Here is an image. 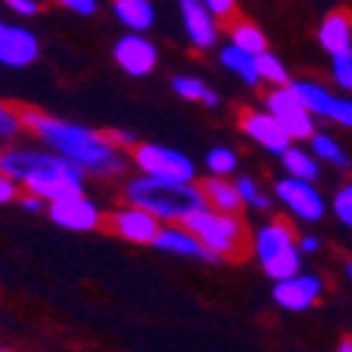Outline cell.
Returning <instances> with one entry per match:
<instances>
[{
	"instance_id": "obj_31",
	"label": "cell",
	"mask_w": 352,
	"mask_h": 352,
	"mask_svg": "<svg viewBox=\"0 0 352 352\" xmlns=\"http://www.w3.org/2000/svg\"><path fill=\"white\" fill-rule=\"evenodd\" d=\"M333 79L344 91H352V54L333 56Z\"/></svg>"
},
{
	"instance_id": "obj_26",
	"label": "cell",
	"mask_w": 352,
	"mask_h": 352,
	"mask_svg": "<svg viewBox=\"0 0 352 352\" xmlns=\"http://www.w3.org/2000/svg\"><path fill=\"white\" fill-rule=\"evenodd\" d=\"M254 63H256V76H259V82H268V85H274V87H287V85H290V74H287L285 63L279 60L276 54L265 51V54L254 56Z\"/></svg>"
},
{
	"instance_id": "obj_32",
	"label": "cell",
	"mask_w": 352,
	"mask_h": 352,
	"mask_svg": "<svg viewBox=\"0 0 352 352\" xmlns=\"http://www.w3.org/2000/svg\"><path fill=\"white\" fill-rule=\"evenodd\" d=\"M203 6H206V12L214 20H228V17H234V12H237V3H234V0H203Z\"/></svg>"
},
{
	"instance_id": "obj_20",
	"label": "cell",
	"mask_w": 352,
	"mask_h": 352,
	"mask_svg": "<svg viewBox=\"0 0 352 352\" xmlns=\"http://www.w3.org/2000/svg\"><path fill=\"white\" fill-rule=\"evenodd\" d=\"M113 14L119 17V23L127 28L130 34H144L150 32L155 23V6L150 0H116Z\"/></svg>"
},
{
	"instance_id": "obj_22",
	"label": "cell",
	"mask_w": 352,
	"mask_h": 352,
	"mask_svg": "<svg viewBox=\"0 0 352 352\" xmlns=\"http://www.w3.org/2000/svg\"><path fill=\"white\" fill-rule=\"evenodd\" d=\"M228 45H234V48H240V51H245V54H251V56H259V54H265L268 51V40H265V34H262V28L256 25V23H251V20H237V23H231V28H228Z\"/></svg>"
},
{
	"instance_id": "obj_2",
	"label": "cell",
	"mask_w": 352,
	"mask_h": 352,
	"mask_svg": "<svg viewBox=\"0 0 352 352\" xmlns=\"http://www.w3.org/2000/svg\"><path fill=\"white\" fill-rule=\"evenodd\" d=\"M0 175H6L12 184H17L23 195L40 197L45 206L65 197L85 195V172L48 150L3 146L0 150Z\"/></svg>"
},
{
	"instance_id": "obj_30",
	"label": "cell",
	"mask_w": 352,
	"mask_h": 352,
	"mask_svg": "<svg viewBox=\"0 0 352 352\" xmlns=\"http://www.w3.org/2000/svg\"><path fill=\"white\" fill-rule=\"evenodd\" d=\"M333 214H336L344 226L352 228V184H346V186H341V189L336 192V197H333Z\"/></svg>"
},
{
	"instance_id": "obj_11",
	"label": "cell",
	"mask_w": 352,
	"mask_h": 352,
	"mask_svg": "<svg viewBox=\"0 0 352 352\" xmlns=\"http://www.w3.org/2000/svg\"><path fill=\"white\" fill-rule=\"evenodd\" d=\"M48 217L60 226V228H68V231H96L104 226V214L102 209L91 197H65V200H56V203H48Z\"/></svg>"
},
{
	"instance_id": "obj_4",
	"label": "cell",
	"mask_w": 352,
	"mask_h": 352,
	"mask_svg": "<svg viewBox=\"0 0 352 352\" xmlns=\"http://www.w3.org/2000/svg\"><path fill=\"white\" fill-rule=\"evenodd\" d=\"M184 226L217 262L243 259L251 251V234L240 214H220L212 209H203L195 217H189Z\"/></svg>"
},
{
	"instance_id": "obj_5",
	"label": "cell",
	"mask_w": 352,
	"mask_h": 352,
	"mask_svg": "<svg viewBox=\"0 0 352 352\" xmlns=\"http://www.w3.org/2000/svg\"><path fill=\"white\" fill-rule=\"evenodd\" d=\"M299 237L290 223L271 220L251 237V251L259 259L262 271L274 282H285L290 276L302 274V254H299Z\"/></svg>"
},
{
	"instance_id": "obj_19",
	"label": "cell",
	"mask_w": 352,
	"mask_h": 352,
	"mask_svg": "<svg viewBox=\"0 0 352 352\" xmlns=\"http://www.w3.org/2000/svg\"><path fill=\"white\" fill-rule=\"evenodd\" d=\"M203 200H206V209L220 212V214H240L243 203L237 197V189H234L231 181L226 178H206L203 184H197Z\"/></svg>"
},
{
	"instance_id": "obj_15",
	"label": "cell",
	"mask_w": 352,
	"mask_h": 352,
	"mask_svg": "<svg viewBox=\"0 0 352 352\" xmlns=\"http://www.w3.org/2000/svg\"><path fill=\"white\" fill-rule=\"evenodd\" d=\"M40 56V40L25 25H6L0 37V65L9 68H28Z\"/></svg>"
},
{
	"instance_id": "obj_34",
	"label": "cell",
	"mask_w": 352,
	"mask_h": 352,
	"mask_svg": "<svg viewBox=\"0 0 352 352\" xmlns=\"http://www.w3.org/2000/svg\"><path fill=\"white\" fill-rule=\"evenodd\" d=\"M9 9L14 12V14H23V17H32V14H37L43 6L37 3V0H9Z\"/></svg>"
},
{
	"instance_id": "obj_1",
	"label": "cell",
	"mask_w": 352,
	"mask_h": 352,
	"mask_svg": "<svg viewBox=\"0 0 352 352\" xmlns=\"http://www.w3.org/2000/svg\"><path fill=\"white\" fill-rule=\"evenodd\" d=\"M25 130H32L48 153L63 158L82 169L85 175H99V178H116L127 172V158L104 138V133H96L85 124L56 119V116L40 113V110H23Z\"/></svg>"
},
{
	"instance_id": "obj_38",
	"label": "cell",
	"mask_w": 352,
	"mask_h": 352,
	"mask_svg": "<svg viewBox=\"0 0 352 352\" xmlns=\"http://www.w3.org/2000/svg\"><path fill=\"white\" fill-rule=\"evenodd\" d=\"M336 352H352V338H341V344H338Z\"/></svg>"
},
{
	"instance_id": "obj_28",
	"label": "cell",
	"mask_w": 352,
	"mask_h": 352,
	"mask_svg": "<svg viewBox=\"0 0 352 352\" xmlns=\"http://www.w3.org/2000/svg\"><path fill=\"white\" fill-rule=\"evenodd\" d=\"M206 169L214 175V178H226L237 169V155L228 146H214V150L206 153Z\"/></svg>"
},
{
	"instance_id": "obj_23",
	"label": "cell",
	"mask_w": 352,
	"mask_h": 352,
	"mask_svg": "<svg viewBox=\"0 0 352 352\" xmlns=\"http://www.w3.org/2000/svg\"><path fill=\"white\" fill-rule=\"evenodd\" d=\"M220 63L226 71H231L234 76H240L245 85H256L259 76H256V63H254V56L240 51V48H234V45H223L220 48Z\"/></svg>"
},
{
	"instance_id": "obj_41",
	"label": "cell",
	"mask_w": 352,
	"mask_h": 352,
	"mask_svg": "<svg viewBox=\"0 0 352 352\" xmlns=\"http://www.w3.org/2000/svg\"><path fill=\"white\" fill-rule=\"evenodd\" d=\"M0 352H9V349H0Z\"/></svg>"
},
{
	"instance_id": "obj_36",
	"label": "cell",
	"mask_w": 352,
	"mask_h": 352,
	"mask_svg": "<svg viewBox=\"0 0 352 352\" xmlns=\"http://www.w3.org/2000/svg\"><path fill=\"white\" fill-rule=\"evenodd\" d=\"M17 203H20V206H23L25 212H45V209H48V206H45V203H43L40 197H32V195H23V192H20Z\"/></svg>"
},
{
	"instance_id": "obj_25",
	"label": "cell",
	"mask_w": 352,
	"mask_h": 352,
	"mask_svg": "<svg viewBox=\"0 0 352 352\" xmlns=\"http://www.w3.org/2000/svg\"><path fill=\"white\" fill-rule=\"evenodd\" d=\"M172 87H175V94H178L181 99H186V102H200L206 107H217L220 104V96L197 76H175Z\"/></svg>"
},
{
	"instance_id": "obj_37",
	"label": "cell",
	"mask_w": 352,
	"mask_h": 352,
	"mask_svg": "<svg viewBox=\"0 0 352 352\" xmlns=\"http://www.w3.org/2000/svg\"><path fill=\"white\" fill-rule=\"evenodd\" d=\"M299 254H316L318 251V240L313 237V234H305V237H299Z\"/></svg>"
},
{
	"instance_id": "obj_14",
	"label": "cell",
	"mask_w": 352,
	"mask_h": 352,
	"mask_svg": "<svg viewBox=\"0 0 352 352\" xmlns=\"http://www.w3.org/2000/svg\"><path fill=\"white\" fill-rule=\"evenodd\" d=\"M240 130H243L254 144H259L262 150H268V153H274V155H279V158L287 153V146L293 144V141L282 133V127L271 119L265 110H243V113H240Z\"/></svg>"
},
{
	"instance_id": "obj_40",
	"label": "cell",
	"mask_w": 352,
	"mask_h": 352,
	"mask_svg": "<svg viewBox=\"0 0 352 352\" xmlns=\"http://www.w3.org/2000/svg\"><path fill=\"white\" fill-rule=\"evenodd\" d=\"M3 32H6V23H3V20H0V37H3Z\"/></svg>"
},
{
	"instance_id": "obj_3",
	"label": "cell",
	"mask_w": 352,
	"mask_h": 352,
	"mask_svg": "<svg viewBox=\"0 0 352 352\" xmlns=\"http://www.w3.org/2000/svg\"><path fill=\"white\" fill-rule=\"evenodd\" d=\"M124 197L130 206L153 214L161 226H184L189 217L206 209L197 184H166L141 175L124 186Z\"/></svg>"
},
{
	"instance_id": "obj_18",
	"label": "cell",
	"mask_w": 352,
	"mask_h": 352,
	"mask_svg": "<svg viewBox=\"0 0 352 352\" xmlns=\"http://www.w3.org/2000/svg\"><path fill=\"white\" fill-rule=\"evenodd\" d=\"M318 43L330 56L352 54V20L346 12H330L318 25Z\"/></svg>"
},
{
	"instance_id": "obj_33",
	"label": "cell",
	"mask_w": 352,
	"mask_h": 352,
	"mask_svg": "<svg viewBox=\"0 0 352 352\" xmlns=\"http://www.w3.org/2000/svg\"><path fill=\"white\" fill-rule=\"evenodd\" d=\"M63 6H65L68 12H74V14H79V17H94V14L99 12L96 0H65Z\"/></svg>"
},
{
	"instance_id": "obj_7",
	"label": "cell",
	"mask_w": 352,
	"mask_h": 352,
	"mask_svg": "<svg viewBox=\"0 0 352 352\" xmlns=\"http://www.w3.org/2000/svg\"><path fill=\"white\" fill-rule=\"evenodd\" d=\"M290 91L299 96L305 110L313 119H327L344 130H352V99L330 94L324 85L310 82V79H290Z\"/></svg>"
},
{
	"instance_id": "obj_9",
	"label": "cell",
	"mask_w": 352,
	"mask_h": 352,
	"mask_svg": "<svg viewBox=\"0 0 352 352\" xmlns=\"http://www.w3.org/2000/svg\"><path fill=\"white\" fill-rule=\"evenodd\" d=\"M274 195L279 197L282 206L302 223H318L327 212L324 195L316 189V184H305L296 178H282V181H276Z\"/></svg>"
},
{
	"instance_id": "obj_35",
	"label": "cell",
	"mask_w": 352,
	"mask_h": 352,
	"mask_svg": "<svg viewBox=\"0 0 352 352\" xmlns=\"http://www.w3.org/2000/svg\"><path fill=\"white\" fill-rule=\"evenodd\" d=\"M20 197V189H17V184H12L6 175H0V206H6V203H12V200H17Z\"/></svg>"
},
{
	"instance_id": "obj_27",
	"label": "cell",
	"mask_w": 352,
	"mask_h": 352,
	"mask_svg": "<svg viewBox=\"0 0 352 352\" xmlns=\"http://www.w3.org/2000/svg\"><path fill=\"white\" fill-rule=\"evenodd\" d=\"M234 189H237V197L243 206H251V209H259V212H268L271 209V197L262 192L256 186L254 178H248V175H243V178L234 181Z\"/></svg>"
},
{
	"instance_id": "obj_12",
	"label": "cell",
	"mask_w": 352,
	"mask_h": 352,
	"mask_svg": "<svg viewBox=\"0 0 352 352\" xmlns=\"http://www.w3.org/2000/svg\"><path fill=\"white\" fill-rule=\"evenodd\" d=\"M321 293H324V279L316 276V274H305L302 271L296 276H290V279L274 285V302L282 310L305 313V310L318 305Z\"/></svg>"
},
{
	"instance_id": "obj_10",
	"label": "cell",
	"mask_w": 352,
	"mask_h": 352,
	"mask_svg": "<svg viewBox=\"0 0 352 352\" xmlns=\"http://www.w3.org/2000/svg\"><path fill=\"white\" fill-rule=\"evenodd\" d=\"M104 226L116 234V237H122L124 243H133V245H153L155 237H158V231H161V223L153 214L130 206V203L113 209L104 217Z\"/></svg>"
},
{
	"instance_id": "obj_29",
	"label": "cell",
	"mask_w": 352,
	"mask_h": 352,
	"mask_svg": "<svg viewBox=\"0 0 352 352\" xmlns=\"http://www.w3.org/2000/svg\"><path fill=\"white\" fill-rule=\"evenodd\" d=\"M23 130H25L23 110H20V107H12V104H0V138L12 141V138H17Z\"/></svg>"
},
{
	"instance_id": "obj_24",
	"label": "cell",
	"mask_w": 352,
	"mask_h": 352,
	"mask_svg": "<svg viewBox=\"0 0 352 352\" xmlns=\"http://www.w3.org/2000/svg\"><path fill=\"white\" fill-rule=\"evenodd\" d=\"M310 153L316 161H327L338 169H349L352 166V158L344 153V146L330 135V133H316L310 138Z\"/></svg>"
},
{
	"instance_id": "obj_8",
	"label": "cell",
	"mask_w": 352,
	"mask_h": 352,
	"mask_svg": "<svg viewBox=\"0 0 352 352\" xmlns=\"http://www.w3.org/2000/svg\"><path fill=\"white\" fill-rule=\"evenodd\" d=\"M265 113L282 127L290 141H310L316 135V119L305 110V104L290 87H274L265 96Z\"/></svg>"
},
{
	"instance_id": "obj_39",
	"label": "cell",
	"mask_w": 352,
	"mask_h": 352,
	"mask_svg": "<svg viewBox=\"0 0 352 352\" xmlns=\"http://www.w3.org/2000/svg\"><path fill=\"white\" fill-rule=\"evenodd\" d=\"M346 279L352 282V262H349V265H346Z\"/></svg>"
},
{
	"instance_id": "obj_13",
	"label": "cell",
	"mask_w": 352,
	"mask_h": 352,
	"mask_svg": "<svg viewBox=\"0 0 352 352\" xmlns=\"http://www.w3.org/2000/svg\"><path fill=\"white\" fill-rule=\"evenodd\" d=\"M113 60L130 76H146L158 65V48L144 34H124L113 48Z\"/></svg>"
},
{
	"instance_id": "obj_16",
	"label": "cell",
	"mask_w": 352,
	"mask_h": 352,
	"mask_svg": "<svg viewBox=\"0 0 352 352\" xmlns=\"http://www.w3.org/2000/svg\"><path fill=\"white\" fill-rule=\"evenodd\" d=\"M181 20H184V28H186V37L195 48L209 51V48L217 45L220 28H217V20L206 12V6H203V0H184L181 3Z\"/></svg>"
},
{
	"instance_id": "obj_21",
	"label": "cell",
	"mask_w": 352,
	"mask_h": 352,
	"mask_svg": "<svg viewBox=\"0 0 352 352\" xmlns=\"http://www.w3.org/2000/svg\"><path fill=\"white\" fill-rule=\"evenodd\" d=\"M282 166L287 172V178H296L305 184H316V178H318V161L313 158L310 150H305L299 144L287 146V153L282 155Z\"/></svg>"
},
{
	"instance_id": "obj_17",
	"label": "cell",
	"mask_w": 352,
	"mask_h": 352,
	"mask_svg": "<svg viewBox=\"0 0 352 352\" xmlns=\"http://www.w3.org/2000/svg\"><path fill=\"white\" fill-rule=\"evenodd\" d=\"M153 245L158 251H166V254L192 256V259H203V262H217L206 248L197 243V237L186 226H161V231H158V237H155Z\"/></svg>"
},
{
	"instance_id": "obj_6",
	"label": "cell",
	"mask_w": 352,
	"mask_h": 352,
	"mask_svg": "<svg viewBox=\"0 0 352 352\" xmlns=\"http://www.w3.org/2000/svg\"><path fill=\"white\" fill-rule=\"evenodd\" d=\"M133 164L138 166L141 178H153V181H166V184H195L197 166L192 164L189 155L181 150H172L164 144H141L133 150Z\"/></svg>"
}]
</instances>
